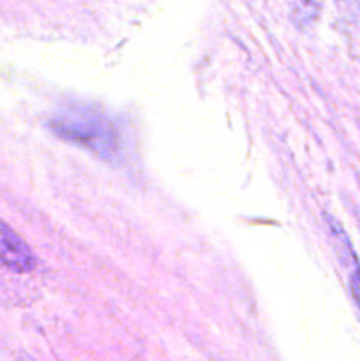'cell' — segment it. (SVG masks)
Here are the masks:
<instances>
[{"instance_id": "2", "label": "cell", "mask_w": 360, "mask_h": 361, "mask_svg": "<svg viewBox=\"0 0 360 361\" xmlns=\"http://www.w3.org/2000/svg\"><path fill=\"white\" fill-rule=\"evenodd\" d=\"M37 264L30 247L21 240L16 231L0 221V267L16 274L32 271Z\"/></svg>"}, {"instance_id": "1", "label": "cell", "mask_w": 360, "mask_h": 361, "mask_svg": "<svg viewBox=\"0 0 360 361\" xmlns=\"http://www.w3.org/2000/svg\"><path fill=\"white\" fill-rule=\"evenodd\" d=\"M52 129L56 136L81 145L106 159L112 157L119 148L112 123L90 109H71L62 113L52 120Z\"/></svg>"}, {"instance_id": "3", "label": "cell", "mask_w": 360, "mask_h": 361, "mask_svg": "<svg viewBox=\"0 0 360 361\" xmlns=\"http://www.w3.org/2000/svg\"><path fill=\"white\" fill-rule=\"evenodd\" d=\"M352 291L360 307V271H355V274L352 275Z\"/></svg>"}]
</instances>
